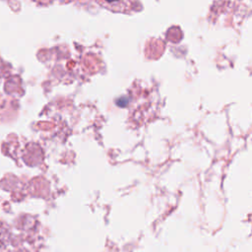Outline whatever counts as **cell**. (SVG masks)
I'll list each match as a JSON object with an SVG mask.
<instances>
[{"instance_id":"cell-1","label":"cell","mask_w":252,"mask_h":252,"mask_svg":"<svg viewBox=\"0 0 252 252\" xmlns=\"http://www.w3.org/2000/svg\"><path fill=\"white\" fill-rule=\"evenodd\" d=\"M106 1H108V2H114V1H117V0H106Z\"/></svg>"}]
</instances>
